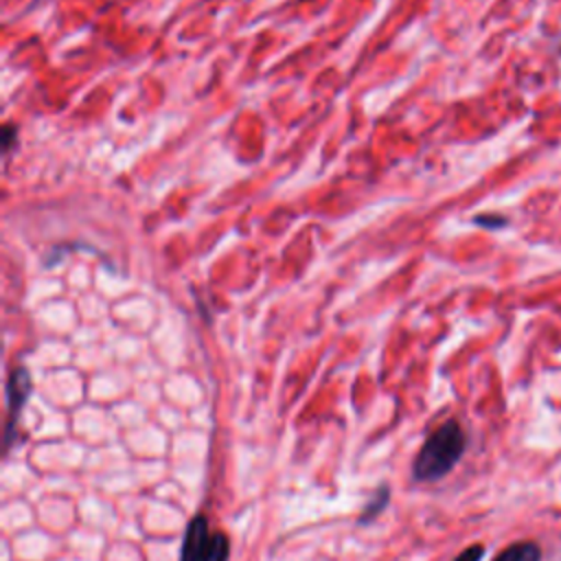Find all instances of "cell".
<instances>
[{"label": "cell", "mask_w": 561, "mask_h": 561, "mask_svg": "<svg viewBox=\"0 0 561 561\" xmlns=\"http://www.w3.org/2000/svg\"><path fill=\"white\" fill-rule=\"evenodd\" d=\"M388 500H390V489L386 486V484H381L375 493H373V497L366 502V506H364V511H362V515H359V524H366V522H373L386 506H388Z\"/></svg>", "instance_id": "5"}, {"label": "cell", "mask_w": 561, "mask_h": 561, "mask_svg": "<svg viewBox=\"0 0 561 561\" xmlns=\"http://www.w3.org/2000/svg\"><path fill=\"white\" fill-rule=\"evenodd\" d=\"M484 552H486V550H484L482 543H471V546H467L460 554H456L454 561H482Z\"/></svg>", "instance_id": "6"}, {"label": "cell", "mask_w": 561, "mask_h": 561, "mask_svg": "<svg viewBox=\"0 0 561 561\" xmlns=\"http://www.w3.org/2000/svg\"><path fill=\"white\" fill-rule=\"evenodd\" d=\"M31 375L26 368H13L9 379H7V410H9V419H7V432H4V438H7V445L13 443L15 438V425H18V419H20V412L24 408V403L28 401L31 397Z\"/></svg>", "instance_id": "3"}, {"label": "cell", "mask_w": 561, "mask_h": 561, "mask_svg": "<svg viewBox=\"0 0 561 561\" xmlns=\"http://www.w3.org/2000/svg\"><path fill=\"white\" fill-rule=\"evenodd\" d=\"M230 541L224 533L210 530L204 515H195L184 533L180 561H228Z\"/></svg>", "instance_id": "2"}, {"label": "cell", "mask_w": 561, "mask_h": 561, "mask_svg": "<svg viewBox=\"0 0 561 561\" xmlns=\"http://www.w3.org/2000/svg\"><path fill=\"white\" fill-rule=\"evenodd\" d=\"M467 447L465 432L458 421H445L421 445L412 462V476L419 482H436L445 478L460 460Z\"/></svg>", "instance_id": "1"}, {"label": "cell", "mask_w": 561, "mask_h": 561, "mask_svg": "<svg viewBox=\"0 0 561 561\" xmlns=\"http://www.w3.org/2000/svg\"><path fill=\"white\" fill-rule=\"evenodd\" d=\"M543 552L537 541H515L506 546L493 561H541Z\"/></svg>", "instance_id": "4"}]
</instances>
